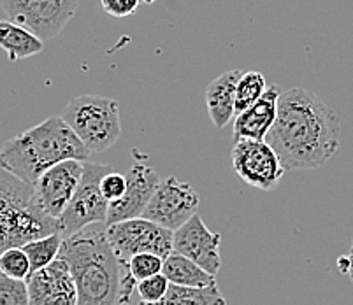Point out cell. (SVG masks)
<instances>
[{"label": "cell", "mask_w": 353, "mask_h": 305, "mask_svg": "<svg viewBox=\"0 0 353 305\" xmlns=\"http://www.w3.org/2000/svg\"><path fill=\"white\" fill-rule=\"evenodd\" d=\"M265 140L274 147L287 172L320 169L338 153L341 118L310 90H283Z\"/></svg>", "instance_id": "6da1fadb"}, {"label": "cell", "mask_w": 353, "mask_h": 305, "mask_svg": "<svg viewBox=\"0 0 353 305\" xmlns=\"http://www.w3.org/2000/svg\"><path fill=\"white\" fill-rule=\"evenodd\" d=\"M243 70H229L218 76L206 88V107L211 123L221 130L236 116V88Z\"/></svg>", "instance_id": "2e32d148"}, {"label": "cell", "mask_w": 353, "mask_h": 305, "mask_svg": "<svg viewBox=\"0 0 353 305\" xmlns=\"http://www.w3.org/2000/svg\"><path fill=\"white\" fill-rule=\"evenodd\" d=\"M125 189H127V176L120 174L117 170H109L108 174L102 178L101 191L109 204L123 197Z\"/></svg>", "instance_id": "d4e9b609"}, {"label": "cell", "mask_w": 353, "mask_h": 305, "mask_svg": "<svg viewBox=\"0 0 353 305\" xmlns=\"http://www.w3.org/2000/svg\"><path fill=\"white\" fill-rule=\"evenodd\" d=\"M85 162L81 160H63L50 169L34 182L37 200L51 218L59 220L70 198L78 189L83 178Z\"/></svg>", "instance_id": "8fae6325"}, {"label": "cell", "mask_w": 353, "mask_h": 305, "mask_svg": "<svg viewBox=\"0 0 353 305\" xmlns=\"http://www.w3.org/2000/svg\"><path fill=\"white\" fill-rule=\"evenodd\" d=\"M265 90H268V83H265L264 74L256 70L243 72L236 88V116L255 104L264 95Z\"/></svg>", "instance_id": "44dd1931"}, {"label": "cell", "mask_w": 353, "mask_h": 305, "mask_svg": "<svg viewBox=\"0 0 353 305\" xmlns=\"http://www.w3.org/2000/svg\"><path fill=\"white\" fill-rule=\"evenodd\" d=\"M162 274L169 279L171 284L178 286H195V288H204L216 282V275L204 271L201 265L192 262L185 255L172 251L171 255L163 260Z\"/></svg>", "instance_id": "ac0fdd59"}, {"label": "cell", "mask_w": 353, "mask_h": 305, "mask_svg": "<svg viewBox=\"0 0 353 305\" xmlns=\"http://www.w3.org/2000/svg\"><path fill=\"white\" fill-rule=\"evenodd\" d=\"M0 274L27 281L28 275L32 274V266L23 247H9V249L0 253Z\"/></svg>", "instance_id": "7402d4cb"}, {"label": "cell", "mask_w": 353, "mask_h": 305, "mask_svg": "<svg viewBox=\"0 0 353 305\" xmlns=\"http://www.w3.org/2000/svg\"><path fill=\"white\" fill-rule=\"evenodd\" d=\"M54 232L60 221L44 211L34 185L0 165V253Z\"/></svg>", "instance_id": "277c9868"}, {"label": "cell", "mask_w": 353, "mask_h": 305, "mask_svg": "<svg viewBox=\"0 0 353 305\" xmlns=\"http://www.w3.org/2000/svg\"><path fill=\"white\" fill-rule=\"evenodd\" d=\"M139 305H227V300L218 290L216 282L211 286H204V288L171 284L162 300H141Z\"/></svg>", "instance_id": "d6986e66"}, {"label": "cell", "mask_w": 353, "mask_h": 305, "mask_svg": "<svg viewBox=\"0 0 353 305\" xmlns=\"http://www.w3.org/2000/svg\"><path fill=\"white\" fill-rule=\"evenodd\" d=\"M0 275H2V274H0Z\"/></svg>", "instance_id": "f1b7e54d"}, {"label": "cell", "mask_w": 353, "mask_h": 305, "mask_svg": "<svg viewBox=\"0 0 353 305\" xmlns=\"http://www.w3.org/2000/svg\"><path fill=\"white\" fill-rule=\"evenodd\" d=\"M232 165L246 185L272 191L287 174L280 156L268 140H234Z\"/></svg>", "instance_id": "9c48e42d"}, {"label": "cell", "mask_w": 353, "mask_h": 305, "mask_svg": "<svg viewBox=\"0 0 353 305\" xmlns=\"http://www.w3.org/2000/svg\"><path fill=\"white\" fill-rule=\"evenodd\" d=\"M169 279L160 272V274L146 277L137 284V293H139L141 300L143 302H159L165 297L167 290H169Z\"/></svg>", "instance_id": "cb8c5ba5"}, {"label": "cell", "mask_w": 353, "mask_h": 305, "mask_svg": "<svg viewBox=\"0 0 353 305\" xmlns=\"http://www.w3.org/2000/svg\"><path fill=\"white\" fill-rule=\"evenodd\" d=\"M109 170H113L109 165L86 160L78 189H76L74 197L70 198L62 216L59 218L60 232L63 237L74 235V233L81 232L83 228L94 223L105 224L109 202L102 195L101 181Z\"/></svg>", "instance_id": "8992f818"}, {"label": "cell", "mask_w": 353, "mask_h": 305, "mask_svg": "<svg viewBox=\"0 0 353 305\" xmlns=\"http://www.w3.org/2000/svg\"><path fill=\"white\" fill-rule=\"evenodd\" d=\"M281 92L283 90L280 85L268 86L264 95L255 104L237 114L234 120V140H265L276 121Z\"/></svg>", "instance_id": "9a60e30c"}, {"label": "cell", "mask_w": 353, "mask_h": 305, "mask_svg": "<svg viewBox=\"0 0 353 305\" xmlns=\"http://www.w3.org/2000/svg\"><path fill=\"white\" fill-rule=\"evenodd\" d=\"M141 2H143V4H155L157 0H141Z\"/></svg>", "instance_id": "83f0119b"}, {"label": "cell", "mask_w": 353, "mask_h": 305, "mask_svg": "<svg viewBox=\"0 0 353 305\" xmlns=\"http://www.w3.org/2000/svg\"><path fill=\"white\" fill-rule=\"evenodd\" d=\"M90 153L62 116L21 132L0 146V165L34 185L50 167L63 160H90Z\"/></svg>", "instance_id": "3957f363"}, {"label": "cell", "mask_w": 353, "mask_h": 305, "mask_svg": "<svg viewBox=\"0 0 353 305\" xmlns=\"http://www.w3.org/2000/svg\"><path fill=\"white\" fill-rule=\"evenodd\" d=\"M30 305H78V288L65 260L32 272L27 279Z\"/></svg>", "instance_id": "5bb4252c"}, {"label": "cell", "mask_w": 353, "mask_h": 305, "mask_svg": "<svg viewBox=\"0 0 353 305\" xmlns=\"http://www.w3.org/2000/svg\"><path fill=\"white\" fill-rule=\"evenodd\" d=\"M105 235L120 260V265L141 253H153L163 260L172 253L174 232L143 216L108 224Z\"/></svg>", "instance_id": "52a82bcc"}, {"label": "cell", "mask_w": 353, "mask_h": 305, "mask_svg": "<svg viewBox=\"0 0 353 305\" xmlns=\"http://www.w3.org/2000/svg\"><path fill=\"white\" fill-rule=\"evenodd\" d=\"M144 160L146 158H137L134 165L128 169L127 189L123 197L109 204L105 227L118 221L143 216L148 202L152 200L157 186L162 181L159 172L148 165Z\"/></svg>", "instance_id": "4fadbf2b"}, {"label": "cell", "mask_w": 353, "mask_h": 305, "mask_svg": "<svg viewBox=\"0 0 353 305\" xmlns=\"http://www.w3.org/2000/svg\"><path fill=\"white\" fill-rule=\"evenodd\" d=\"M338 266L343 274L350 275V279H352L353 282V242H352V247H350L348 255L341 256V258L338 260Z\"/></svg>", "instance_id": "4316f807"}, {"label": "cell", "mask_w": 353, "mask_h": 305, "mask_svg": "<svg viewBox=\"0 0 353 305\" xmlns=\"http://www.w3.org/2000/svg\"><path fill=\"white\" fill-rule=\"evenodd\" d=\"M0 48L8 53L11 62H20L41 53L44 41L14 21L0 20Z\"/></svg>", "instance_id": "e0dca14e"}, {"label": "cell", "mask_w": 353, "mask_h": 305, "mask_svg": "<svg viewBox=\"0 0 353 305\" xmlns=\"http://www.w3.org/2000/svg\"><path fill=\"white\" fill-rule=\"evenodd\" d=\"M139 2L141 0H101V6L109 16L121 20V18L136 14Z\"/></svg>", "instance_id": "484cf974"}, {"label": "cell", "mask_w": 353, "mask_h": 305, "mask_svg": "<svg viewBox=\"0 0 353 305\" xmlns=\"http://www.w3.org/2000/svg\"><path fill=\"white\" fill-rule=\"evenodd\" d=\"M63 235L60 232L50 233V235L39 237L30 242L23 244V251L27 253L28 260H30L32 272L39 271L43 266L50 265L53 260L59 258L60 247H62Z\"/></svg>", "instance_id": "ffe728a7"}, {"label": "cell", "mask_w": 353, "mask_h": 305, "mask_svg": "<svg viewBox=\"0 0 353 305\" xmlns=\"http://www.w3.org/2000/svg\"><path fill=\"white\" fill-rule=\"evenodd\" d=\"M90 153L111 149L121 137L120 104L102 95H81L67 104L62 114Z\"/></svg>", "instance_id": "5b68a950"}, {"label": "cell", "mask_w": 353, "mask_h": 305, "mask_svg": "<svg viewBox=\"0 0 353 305\" xmlns=\"http://www.w3.org/2000/svg\"><path fill=\"white\" fill-rule=\"evenodd\" d=\"M201 197L188 182L179 181L174 176L162 179L157 186L152 200L148 202L143 218L159 223L167 230H178L197 214Z\"/></svg>", "instance_id": "30bf717a"}, {"label": "cell", "mask_w": 353, "mask_h": 305, "mask_svg": "<svg viewBox=\"0 0 353 305\" xmlns=\"http://www.w3.org/2000/svg\"><path fill=\"white\" fill-rule=\"evenodd\" d=\"M9 20L50 41L60 34L78 11V0H0Z\"/></svg>", "instance_id": "ba28073f"}, {"label": "cell", "mask_w": 353, "mask_h": 305, "mask_svg": "<svg viewBox=\"0 0 353 305\" xmlns=\"http://www.w3.org/2000/svg\"><path fill=\"white\" fill-rule=\"evenodd\" d=\"M59 258L65 260L78 288V305H123L120 260L104 228H83L63 237Z\"/></svg>", "instance_id": "7a4b0ae2"}, {"label": "cell", "mask_w": 353, "mask_h": 305, "mask_svg": "<svg viewBox=\"0 0 353 305\" xmlns=\"http://www.w3.org/2000/svg\"><path fill=\"white\" fill-rule=\"evenodd\" d=\"M220 233L211 232L199 214H194L185 224L174 230L172 251L185 255L201 265L204 271L216 275L221 269Z\"/></svg>", "instance_id": "7c38bea8"}, {"label": "cell", "mask_w": 353, "mask_h": 305, "mask_svg": "<svg viewBox=\"0 0 353 305\" xmlns=\"http://www.w3.org/2000/svg\"><path fill=\"white\" fill-rule=\"evenodd\" d=\"M0 305H30L27 281L0 275Z\"/></svg>", "instance_id": "603a6c76"}]
</instances>
